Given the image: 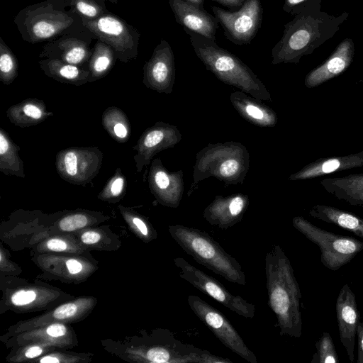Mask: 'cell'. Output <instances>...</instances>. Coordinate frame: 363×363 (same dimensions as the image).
<instances>
[{"label":"cell","instance_id":"1","mask_svg":"<svg viewBox=\"0 0 363 363\" xmlns=\"http://www.w3.org/2000/svg\"><path fill=\"white\" fill-rule=\"evenodd\" d=\"M320 1L312 0L284 25L282 37L272 50V65L298 63L339 29L346 17L320 11Z\"/></svg>","mask_w":363,"mask_h":363},{"label":"cell","instance_id":"2","mask_svg":"<svg viewBox=\"0 0 363 363\" xmlns=\"http://www.w3.org/2000/svg\"><path fill=\"white\" fill-rule=\"evenodd\" d=\"M268 306L277 317L281 335H302L301 293L290 260L278 245L265 256Z\"/></svg>","mask_w":363,"mask_h":363},{"label":"cell","instance_id":"3","mask_svg":"<svg viewBox=\"0 0 363 363\" xmlns=\"http://www.w3.org/2000/svg\"><path fill=\"white\" fill-rule=\"evenodd\" d=\"M189 35L194 52L218 79L235 86L261 101H272L264 83L236 55L218 46L215 40L206 38L184 28Z\"/></svg>","mask_w":363,"mask_h":363},{"label":"cell","instance_id":"4","mask_svg":"<svg viewBox=\"0 0 363 363\" xmlns=\"http://www.w3.org/2000/svg\"><path fill=\"white\" fill-rule=\"evenodd\" d=\"M22 39L36 44L84 28L68 0H45L20 10L13 18Z\"/></svg>","mask_w":363,"mask_h":363},{"label":"cell","instance_id":"5","mask_svg":"<svg viewBox=\"0 0 363 363\" xmlns=\"http://www.w3.org/2000/svg\"><path fill=\"white\" fill-rule=\"evenodd\" d=\"M250 168V154L235 141L209 143L196 154L191 189L199 182L215 177L226 185L242 184Z\"/></svg>","mask_w":363,"mask_h":363},{"label":"cell","instance_id":"6","mask_svg":"<svg viewBox=\"0 0 363 363\" xmlns=\"http://www.w3.org/2000/svg\"><path fill=\"white\" fill-rule=\"evenodd\" d=\"M172 238L199 264L233 284L245 286V275L236 259L204 231L176 224L169 227Z\"/></svg>","mask_w":363,"mask_h":363},{"label":"cell","instance_id":"7","mask_svg":"<svg viewBox=\"0 0 363 363\" xmlns=\"http://www.w3.org/2000/svg\"><path fill=\"white\" fill-rule=\"evenodd\" d=\"M293 226L320 251V262L328 269L337 271L363 250V242L350 236L323 230L301 216L292 219Z\"/></svg>","mask_w":363,"mask_h":363},{"label":"cell","instance_id":"8","mask_svg":"<svg viewBox=\"0 0 363 363\" xmlns=\"http://www.w3.org/2000/svg\"><path fill=\"white\" fill-rule=\"evenodd\" d=\"M82 19L84 26L95 39L114 50L121 62L127 63L137 58L140 33L121 17L108 11L96 19Z\"/></svg>","mask_w":363,"mask_h":363},{"label":"cell","instance_id":"9","mask_svg":"<svg viewBox=\"0 0 363 363\" xmlns=\"http://www.w3.org/2000/svg\"><path fill=\"white\" fill-rule=\"evenodd\" d=\"M179 269V275L206 295L245 318L255 316V305L238 295L232 294L220 282L204 272L189 264L182 257L174 259Z\"/></svg>","mask_w":363,"mask_h":363},{"label":"cell","instance_id":"10","mask_svg":"<svg viewBox=\"0 0 363 363\" xmlns=\"http://www.w3.org/2000/svg\"><path fill=\"white\" fill-rule=\"evenodd\" d=\"M211 10L221 26L225 37L238 45L250 44L261 27L263 8L261 0H245L242 8L230 11L218 6Z\"/></svg>","mask_w":363,"mask_h":363},{"label":"cell","instance_id":"11","mask_svg":"<svg viewBox=\"0 0 363 363\" xmlns=\"http://www.w3.org/2000/svg\"><path fill=\"white\" fill-rule=\"evenodd\" d=\"M103 158V152L97 147H71L57 153L55 167L63 180L85 186L98 174Z\"/></svg>","mask_w":363,"mask_h":363},{"label":"cell","instance_id":"12","mask_svg":"<svg viewBox=\"0 0 363 363\" xmlns=\"http://www.w3.org/2000/svg\"><path fill=\"white\" fill-rule=\"evenodd\" d=\"M187 301L194 314L225 347L250 363H257L254 352L218 310L196 295H189Z\"/></svg>","mask_w":363,"mask_h":363},{"label":"cell","instance_id":"13","mask_svg":"<svg viewBox=\"0 0 363 363\" xmlns=\"http://www.w3.org/2000/svg\"><path fill=\"white\" fill-rule=\"evenodd\" d=\"M94 37L86 28H82L47 42L39 57L62 60L68 64L87 67L92 55L91 46Z\"/></svg>","mask_w":363,"mask_h":363},{"label":"cell","instance_id":"14","mask_svg":"<svg viewBox=\"0 0 363 363\" xmlns=\"http://www.w3.org/2000/svg\"><path fill=\"white\" fill-rule=\"evenodd\" d=\"M179 129L174 125L157 121L144 130L133 149L136 172L140 173L143 167L149 165L153 157L158 152L174 147L182 140Z\"/></svg>","mask_w":363,"mask_h":363},{"label":"cell","instance_id":"15","mask_svg":"<svg viewBox=\"0 0 363 363\" xmlns=\"http://www.w3.org/2000/svg\"><path fill=\"white\" fill-rule=\"evenodd\" d=\"M175 77L173 50L169 43L162 39L143 66V83L157 93L169 94L174 89Z\"/></svg>","mask_w":363,"mask_h":363},{"label":"cell","instance_id":"16","mask_svg":"<svg viewBox=\"0 0 363 363\" xmlns=\"http://www.w3.org/2000/svg\"><path fill=\"white\" fill-rule=\"evenodd\" d=\"M147 182L158 203L170 208L179 206L184 191L182 170L169 172L157 157L151 162Z\"/></svg>","mask_w":363,"mask_h":363},{"label":"cell","instance_id":"17","mask_svg":"<svg viewBox=\"0 0 363 363\" xmlns=\"http://www.w3.org/2000/svg\"><path fill=\"white\" fill-rule=\"evenodd\" d=\"M340 340L351 362L354 361L357 328L360 320L355 294L347 284L340 289L335 303Z\"/></svg>","mask_w":363,"mask_h":363},{"label":"cell","instance_id":"18","mask_svg":"<svg viewBox=\"0 0 363 363\" xmlns=\"http://www.w3.org/2000/svg\"><path fill=\"white\" fill-rule=\"evenodd\" d=\"M247 194L217 195L204 208L203 216L212 225L228 229L240 222L249 206Z\"/></svg>","mask_w":363,"mask_h":363},{"label":"cell","instance_id":"19","mask_svg":"<svg viewBox=\"0 0 363 363\" xmlns=\"http://www.w3.org/2000/svg\"><path fill=\"white\" fill-rule=\"evenodd\" d=\"M169 4L176 21L183 28L216 41L219 23L215 16L208 13L203 7L184 0H169Z\"/></svg>","mask_w":363,"mask_h":363},{"label":"cell","instance_id":"20","mask_svg":"<svg viewBox=\"0 0 363 363\" xmlns=\"http://www.w3.org/2000/svg\"><path fill=\"white\" fill-rule=\"evenodd\" d=\"M354 51L353 41L345 39L323 64L307 74L306 86L313 88L342 73L352 62Z\"/></svg>","mask_w":363,"mask_h":363},{"label":"cell","instance_id":"21","mask_svg":"<svg viewBox=\"0 0 363 363\" xmlns=\"http://www.w3.org/2000/svg\"><path fill=\"white\" fill-rule=\"evenodd\" d=\"M230 101L240 116L251 124L261 128H272L277 123V115L272 108L243 91L231 93Z\"/></svg>","mask_w":363,"mask_h":363},{"label":"cell","instance_id":"22","mask_svg":"<svg viewBox=\"0 0 363 363\" xmlns=\"http://www.w3.org/2000/svg\"><path fill=\"white\" fill-rule=\"evenodd\" d=\"M6 114L11 123L20 128L38 125L53 116V113L48 111L43 101L36 98L26 99L11 106Z\"/></svg>","mask_w":363,"mask_h":363},{"label":"cell","instance_id":"23","mask_svg":"<svg viewBox=\"0 0 363 363\" xmlns=\"http://www.w3.org/2000/svg\"><path fill=\"white\" fill-rule=\"evenodd\" d=\"M363 166V152L347 157L316 161L290 175L289 180L306 179L329 174L337 170Z\"/></svg>","mask_w":363,"mask_h":363},{"label":"cell","instance_id":"24","mask_svg":"<svg viewBox=\"0 0 363 363\" xmlns=\"http://www.w3.org/2000/svg\"><path fill=\"white\" fill-rule=\"evenodd\" d=\"M38 65L46 76L61 83L81 86L89 82L88 68L51 58H43Z\"/></svg>","mask_w":363,"mask_h":363},{"label":"cell","instance_id":"25","mask_svg":"<svg viewBox=\"0 0 363 363\" xmlns=\"http://www.w3.org/2000/svg\"><path fill=\"white\" fill-rule=\"evenodd\" d=\"M326 191L352 206L363 207V174L321 182Z\"/></svg>","mask_w":363,"mask_h":363},{"label":"cell","instance_id":"26","mask_svg":"<svg viewBox=\"0 0 363 363\" xmlns=\"http://www.w3.org/2000/svg\"><path fill=\"white\" fill-rule=\"evenodd\" d=\"M309 215L322 221L348 230L363 238V219L349 212L325 205H315Z\"/></svg>","mask_w":363,"mask_h":363},{"label":"cell","instance_id":"27","mask_svg":"<svg viewBox=\"0 0 363 363\" xmlns=\"http://www.w3.org/2000/svg\"><path fill=\"white\" fill-rule=\"evenodd\" d=\"M20 147L7 132L0 128V172L5 175L26 177L23 161L19 156Z\"/></svg>","mask_w":363,"mask_h":363},{"label":"cell","instance_id":"28","mask_svg":"<svg viewBox=\"0 0 363 363\" xmlns=\"http://www.w3.org/2000/svg\"><path fill=\"white\" fill-rule=\"evenodd\" d=\"M116 60L118 59L114 50L106 43L97 40L87 65L90 74L89 82H95L107 75Z\"/></svg>","mask_w":363,"mask_h":363},{"label":"cell","instance_id":"29","mask_svg":"<svg viewBox=\"0 0 363 363\" xmlns=\"http://www.w3.org/2000/svg\"><path fill=\"white\" fill-rule=\"evenodd\" d=\"M102 125L116 142L124 143L131 135V126L125 112L116 106L108 107L102 114Z\"/></svg>","mask_w":363,"mask_h":363},{"label":"cell","instance_id":"30","mask_svg":"<svg viewBox=\"0 0 363 363\" xmlns=\"http://www.w3.org/2000/svg\"><path fill=\"white\" fill-rule=\"evenodd\" d=\"M18 60L3 38L0 37V80L4 85H9L18 77Z\"/></svg>","mask_w":363,"mask_h":363},{"label":"cell","instance_id":"31","mask_svg":"<svg viewBox=\"0 0 363 363\" xmlns=\"http://www.w3.org/2000/svg\"><path fill=\"white\" fill-rule=\"evenodd\" d=\"M127 180L121 168L115 170L114 174L108 179L98 198L108 201L120 200L125 194Z\"/></svg>","mask_w":363,"mask_h":363},{"label":"cell","instance_id":"32","mask_svg":"<svg viewBox=\"0 0 363 363\" xmlns=\"http://www.w3.org/2000/svg\"><path fill=\"white\" fill-rule=\"evenodd\" d=\"M106 0H68L69 7L82 18L93 20L106 13Z\"/></svg>","mask_w":363,"mask_h":363},{"label":"cell","instance_id":"33","mask_svg":"<svg viewBox=\"0 0 363 363\" xmlns=\"http://www.w3.org/2000/svg\"><path fill=\"white\" fill-rule=\"evenodd\" d=\"M316 352L311 363H338L340 362L333 339L328 333L324 332L315 342Z\"/></svg>","mask_w":363,"mask_h":363},{"label":"cell","instance_id":"34","mask_svg":"<svg viewBox=\"0 0 363 363\" xmlns=\"http://www.w3.org/2000/svg\"><path fill=\"white\" fill-rule=\"evenodd\" d=\"M88 222L86 213H75L63 217L59 223V226L63 231L70 232L85 227Z\"/></svg>","mask_w":363,"mask_h":363},{"label":"cell","instance_id":"35","mask_svg":"<svg viewBox=\"0 0 363 363\" xmlns=\"http://www.w3.org/2000/svg\"><path fill=\"white\" fill-rule=\"evenodd\" d=\"M36 297V294L33 290H20L14 293L11 301L15 306H25L33 302Z\"/></svg>","mask_w":363,"mask_h":363},{"label":"cell","instance_id":"36","mask_svg":"<svg viewBox=\"0 0 363 363\" xmlns=\"http://www.w3.org/2000/svg\"><path fill=\"white\" fill-rule=\"evenodd\" d=\"M78 310V306L74 303L63 304L56 308L53 315L56 319H65L74 315Z\"/></svg>","mask_w":363,"mask_h":363},{"label":"cell","instance_id":"37","mask_svg":"<svg viewBox=\"0 0 363 363\" xmlns=\"http://www.w3.org/2000/svg\"><path fill=\"white\" fill-rule=\"evenodd\" d=\"M311 1L312 0H284L283 9L286 13L294 16Z\"/></svg>","mask_w":363,"mask_h":363},{"label":"cell","instance_id":"38","mask_svg":"<svg viewBox=\"0 0 363 363\" xmlns=\"http://www.w3.org/2000/svg\"><path fill=\"white\" fill-rule=\"evenodd\" d=\"M357 363H363V319L359 320L357 328Z\"/></svg>","mask_w":363,"mask_h":363},{"label":"cell","instance_id":"39","mask_svg":"<svg viewBox=\"0 0 363 363\" xmlns=\"http://www.w3.org/2000/svg\"><path fill=\"white\" fill-rule=\"evenodd\" d=\"M46 244L47 247L51 251L62 252L67 248V243L59 238L50 239Z\"/></svg>","mask_w":363,"mask_h":363},{"label":"cell","instance_id":"40","mask_svg":"<svg viewBox=\"0 0 363 363\" xmlns=\"http://www.w3.org/2000/svg\"><path fill=\"white\" fill-rule=\"evenodd\" d=\"M66 327L59 323L52 324L46 329L48 335L52 337L63 336L66 333Z\"/></svg>","mask_w":363,"mask_h":363},{"label":"cell","instance_id":"41","mask_svg":"<svg viewBox=\"0 0 363 363\" xmlns=\"http://www.w3.org/2000/svg\"><path fill=\"white\" fill-rule=\"evenodd\" d=\"M226 6L230 11H237L243 6L245 0H210Z\"/></svg>","mask_w":363,"mask_h":363},{"label":"cell","instance_id":"42","mask_svg":"<svg viewBox=\"0 0 363 363\" xmlns=\"http://www.w3.org/2000/svg\"><path fill=\"white\" fill-rule=\"evenodd\" d=\"M132 222L143 235L149 236V226L142 218L134 216L132 217Z\"/></svg>","mask_w":363,"mask_h":363},{"label":"cell","instance_id":"43","mask_svg":"<svg viewBox=\"0 0 363 363\" xmlns=\"http://www.w3.org/2000/svg\"><path fill=\"white\" fill-rule=\"evenodd\" d=\"M100 239V234L95 231H87L81 235L82 242L87 245L96 243Z\"/></svg>","mask_w":363,"mask_h":363},{"label":"cell","instance_id":"44","mask_svg":"<svg viewBox=\"0 0 363 363\" xmlns=\"http://www.w3.org/2000/svg\"><path fill=\"white\" fill-rule=\"evenodd\" d=\"M67 268L71 274H77L82 269V265L75 259H69L66 262Z\"/></svg>","mask_w":363,"mask_h":363},{"label":"cell","instance_id":"45","mask_svg":"<svg viewBox=\"0 0 363 363\" xmlns=\"http://www.w3.org/2000/svg\"><path fill=\"white\" fill-rule=\"evenodd\" d=\"M42 352L43 350L39 346H33L26 350L25 356L28 358H34L39 356Z\"/></svg>","mask_w":363,"mask_h":363},{"label":"cell","instance_id":"46","mask_svg":"<svg viewBox=\"0 0 363 363\" xmlns=\"http://www.w3.org/2000/svg\"><path fill=\"white\" fill-rule=\"evenodd\" d=\"M40 362L41 363H57L60 360L55 357L47 356L43 357Z\"/></svg>","mask_w":363,"mask_h":363},{"label":"cell","instance_id":"47","mask_svg":"<svg viewBox=\"0 0 363 363\" xmlns=\"http://www.w3.org/2000/svg\"><path fill=\"white\" fill-rule=\"evenodd\" d=\"M199 7H203L205 0H184Z\"/></svg>","mask_w":363,"mask_h":363},{"label":"cell","instance_id":"48","mask_svg":"<svg viewBox=\"0 0 363 363\" xmlns=\"http://www.w3.org/2000/svg\"><path fill=\"white\" fill-rule=\"evenodd\" d=\"M106 1H108L109 2L112 3V4H117L119 0H106Z\"/></svg>","mask_w":363,"mask_h":363}]
</instances>
